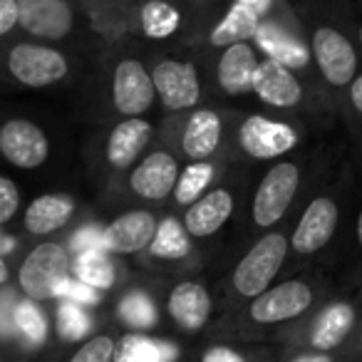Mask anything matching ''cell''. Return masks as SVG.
Returning a JSON list of instances; mask_svg holds the SVG:
<instances>
[{
	"label": "cell",
	"instance_id": "6da1fadb",
	"mask_svg": "<svg viewBox=\"0 0 362 362\" xmlns=\"http://www.w3.org/2000/svg\"><path fill=\"white\" fill-rule=\"evenodd\" d=\"M347 144H313L268 164L248 194L246 226L266 233L293 223L320 181L345 159Z\"/></svg>",
	"mask_w": 362,
	"mask_h": 362
},
{
	"label": "cell",
	"instance_id": "7a4b0ae2",
	"mask_svg": "<svg viewBox=\"0 0 362 362\" xmlns=\"http://www.w3.org/2000/svg\"><path fill=\"white\" fill-rule=\"evenodd\" d=\"M296 8L305 30L317 80L340 119L347 90L362 72V50L357 45V3L298 0Z\"/></svg>",
	"mask_w": 362,
	"mask_h": 362
},
{
	"label": "cell",
	"instance_id": "3957f363",
	"mask_svg": "<svg viewBox=\"0 0 362 362\" xmlns=\"http://www.w3.org/2000/svg\"><path fill=\"white\" fill-rule=\"evenodd\" d=\"M360 194V171L350 156L340 161L308 197L291 223V256L310 261L347 241L352 209Z\"/></svg>",
	"mask_w": 362,
	"mask_h": 362
},
{
	"label": "cell",
	"instance_id": "277c9868",
	"mask_svg": "<svg viewBox=\"0 0 362 362\" xmlns=\"http://www.w3.org/2000/svg\"><path fill=\"white\" fill-rule=\"evenodd\" d=\"M310 127L298 117L276 112H233L226 144V166L273 164L308 146Z\"/></svg>",
	"mask_w": 362,
	"mask_h": 362
},
{
	"label": "cell",
	"instance_id": "5b68a950",
	"mask_svg": "<svg viewBox=\"0 0 362 362\" xmlns=\"http://www.w3.org/2000/svg\"><path fill=\"white\" fill-rule=\"evenodd\" d=\"M253 95L276 115L298 117L303 122L315 119L320 124L340 122L320 85L305 80L273 57L263 55L253 80Z\"/></svg>",
	"mask_w": 362,
	"mask_h": 362
},
{
	"label": "cell",
	"instance_id": "8992f818",
	"mask_svg": "<svg viewBox=\"0 0 362 362\" xmlns=\"http://www.w3.org/2000/svg\"><path fill=\"white\" fill-rule=\"evenodd\" d=\"M146 62L154 80L156 100L169 115L179 117L206 105V80L197 52L166 47L146 57Z\"/></svg>",
	"mask_w": 362,
	"mask_h": 362
},
{
	"label": "cell",
	"instance_id": "52a82bcc",
	"mask_svg": "<svg viewBox=\"0 0 362 362\" xmlns=\"http://www.w3.org/2000/svg\"><path fill=\"white\" fill-rule=\"evenodd\" d=\"M0 57L8 80L25 90H52L67 85L77 70L70 50L37 40L11 42Z\"/></svg>",
	"mask_w": 362,
	"mask_h": 362
},
{
	"label": "cell",
	"instance_id": "ba28073f",
	"mask_svg": "<svg viewBox=\"0 0 362 362\" xmlns=\"http://www.w3.org/2000/svg\"><path fill=\"white\" fill-rule=\"evenodd\" d=\"M107 102L115 117H144L154 110L156 90L149 62L134 50L112 55L107 67Z\"/></svg>",
	"mask_w": 362,
	"mask_h": 362
},
{
	"label": "cell",
	"instance_id": "9c48e42d",
	"mask_svg": "<svg viewBox=\"0 0 362 362\" xmlns=\"http://www.w3.org/2000/svg\"><path fill=\"white\" fill-rule=\"evenodd\" d=\"M263 60V52L256 40H238L231 45L206 50L204 80H206V97L216 92L221 100H241L253 95L256 70Z\"/></svg>",
	"mask_w": 362,
	"mask_h": 362
},
{
	"label": "cell",
	"instance_id": "30bf717a",
	"mask_svg": "<svg viewBox=\"0 0 362 362\" xmlns=\"http://www.w3.org/2000/svg\"><path fill=\"white\" fill-rule=\"evenodd\" d=\"M246 184V171L241 166H236V171L228 166L226 176H221L199 202H194L192 206L181 211V226L189 233V238L192 241H206V238L221 233V228L231 223V218L236 216Z\"/></svg>",
	"mask_w": 362,
	"mask_h": 362
},
{
	"label": "cell",
	"instance_id": "8fae6325",
	"mask_svg": "<svg viewBox=\"0 0 362 362\" xmlns=\"http://www.w3.org/2000/svg\"><path fill=\"white\" fill-rule=\"evenodd\" d=\"M291 256V223L266 231L248 246L231 273V286L241 298H258L273 286Z\"/></svg>",
	"mask_w": 362,
	"mask_h": 362
},
{
	"label": "cell",
	"instance_id": "7c38bea8",
	"mask_svg": "<svg viewBox=\"0 0 362 362\" xmlns=\"http://www.w3.org/2000/svg\"><path fill=\"white\" fill-rule=\"evenodd\" d=\"M231 110L216 107H197V110L179 115V134L171 149L181 161H218L226 156L228 134H231Z\"/></svg>",
	"mask_w": 362,
	"mask_h": 362
},
{
	"label": "cell",
	"instance_id": "4fadbf2b",
	"mask_svg": "<svg viewBox=\"0 0 362 362\" xmlns=\"http://www.w3.org/2000/svg\"><path fill=\"white\" fill-rule=\"evenodd\" d=\"M18 28L47 45H72L82 40L87 18L77 0H18Z\"/></svg>",
	"mask_w": 362,
	"mask_h": 362
},
{
	"label": "cell",
	"instance_id": "5bb4252c",
	"mask_svg": "<svg viewBox=\"0 0 362 362\" xmlns=\"http://www.w3.org/2000/svg\"><path fill=\"white\" fill-rule=\"evenodd\" d=\"M72 256L65 243L40 241L28 251L18 268V286L30 300H52L60 298L70 281Z\"/></svg>",
	"mask_w": 362,
	"mask_h": 362
},
{
	"label": "cell",
	"instance_id": "9a60e30c",
	"mask_svg": "<svg viewBox=\"0 0 362 362\" xmlns=\"http://www.w3.org/2000/svg\"><path fill=\"white\" fill-rule=\"evenodd\" d=\"M129 16L136 35L154 45L184 42L192 25L202 23L197 0H141Z\"/></svg>",
	"mask_w": 362,
	"mask_h": 362
},
{
	"label": "cell",
	"instance_id": "2e32d148",
	"mask_svg": "<svg viewBox=\"0 0 362 362\" xmlns=\"http://www.w3.org/2000/svg\"><path fill=\"white\" fill-rule=\"evenodd\" d=\"M181 159L169 144L151 146L124 174L127 192L141 204H169L181 176Z\"/></svg>",
	"mask_w": 362,
	"mask_h": 362
},
{
	"label": "cell",
	"instance_id": "e0dca14e",
	"mask_svg": "<svg viewBox=\"0 0 362 362\" xmlns=\"http://www.w3.org/2000/svg\"><path fill=\"white\" fill-rule=\"evenodd\" d=\"M156 139V124L146 117H127L110 124L102 139V164L112 176L127 174Z\"/></svg>",
	"mask_w": 362,
	"mask_h": 362
},
{
	"label": "cell",
	"instance_id": "ac0fdd59",
	"mask_svg": "<svg viewBox=\"0 0 362 362\" xmlns=\"http://www.w3.org/2000/svg\"><path fill=\"white\" fill-rule=\"evenodd\" d=\"M0 159L21 171L40 169L50 159V136L35 119L6 117L0 122Z\"/></svg>",
	"mask_w": 362,
	"mask_h": 362
},
{
	"label": "cell",
	"instance_id": "d6986e66",
	"mask_svg": "<svg viewBox=\"0 0 362 362\" xmlns=\"http://www.w3.org/2000/svg\"><path fill=\"white\" fill-rule=\"evenodd\" d=\"M315 281H310V278H288V281L276 283L266 293L253 298L248 315H251L253 322H261V325L296 320L315 305Z\"/></svg>",
	"mask_w": 362,
	"mask_h": 362
},
{
	"label": "cell",
	"instance_id": "ffe728a7",
	"mask_svg": "<svg viewBox=\"0 0 362 362\" xmlns=\"http://www.w3.org/2000/svg\"><path fill=\"white\" fill-rule=\"evenodd\" d=\"M161 216L151 209H129L102 228V248L115 256H134L151 246Z\"/></svg>",
	"mask_w": 362,
	"mask_h": 362
},
{
	"label": "cell",
	"instance_id": "44dd1931",
	"mask_svg": "<svg viewBox=\"0 0 362 362\" xmlns=\"http://www.w3.org/2000/svg\"><path fill=\"white\" fill-rule=\"evenodd\" d=\"M77 218V199L70 194H42L23 214V228L30 236H52Z\"/></svg>",
	"mask_w": 362,
	"mask_h": 362
},
{
	"label": "cell",
	"instance_id": "7402d4cb",
	"mask_svg": "<svg viewBox=\"0 0 362 362\" xmlns=\"http://www.w3.org/2000/svg\"><path fill=\"white\" fill-rule=\"evenodd\" d=\"M169 315L184 330H199L211 315V296L197 281H181L169 293Z\"/></svg>",
	"mask_w": 362,
	"mask_h": 362
},
{
	"label": "cell",
	"instance_id": "603a6c76",
	"mask_svg": "<svg viewBox=\"0 0 362 362\" xmlns=\"http://www.w3.org/2000/svg\"><path fill=\"white\" fill-rule=\"evenodd\" d=\"M357 322V310L347 300H332L317 313L310 332V342L317 350H332L352 332Z\"/></svg>",
	"mask_w": 362,
	"mask_h": 362
},
{
	"label": "cell",
	"instance_id": "cb8c5ba5",
	"mask_svg": "<svg viewBox=\"0 0 362 362\" xmlns=\"http://www.w3.org/2000/svg\"><path fill=\"white\" fill-rule=\"evenodd\" d=\"M221 171L223 166L218 161H194V164H187L181 169L179 184H176L174 197H171L169 204L174 209H181V211L189 209L221 179Z\"/></svg>",
	"mask_w": 362,
	"mask_h": 362
},
{
	"label": "cell",
	"instance_id": "d4e9b609",
	"mask_svg": "<svg viewBox=\"0 0 362 362\" xmlns=\"http://www.w3.org/2000/svg\"><path fill=\"white\" fill-rule=\"evenodd\" d=\"M72 271H75L77 281L95 288V291H107L117 281V263L112 261V253H107L105 248L80 251L72 263Z\"/></svg>",
	"mask_w": 362,
	"mask_h": 362
},
{
	"label": "cell",
	"instance_id": "484cf974",
	"mask_svg": "<svg viewBox=\"0 0 362 362\" xmlns=\"http://www.w3.org/2000/svg\"><path fill=\"white\" fill-rule=\"evenodd\" d=\"M151 258H159V261H179V258H187L192 253V238L181 226V218L176 216H161L159 231L156 238L151 241V246L146 248Z\"/></svg>",
	"mask_w": 362,
	"mask_h": 362
},
{
	"label": "cell",
	"instance_id": "4316f807",
	"mask_svg": "<svg viewBox=\"0 0 362 362\" xmlns=\"http://www.w3.org/2000/svg\"><path fill=\"white\" fill-rule=\"evenodd\" d=\"M117 362H174L176 347L144 335H124L115 347Z\"/></svg>",
	"mask_w": 362,
	"mask_h": 362
},
{
	"label": "cell",
	"instance_id": "83f0119b",
	"mask_svg": "<svg viewBox=\"0 0 362 362\" xmlns=\"http://www.w3.org/2000/svg\"><path fill=\"white\" fill-rule=\"evenodd\" d=\"M340 122L347 132V146H350V159L355 161L357 171L362 176V72L355 77L345 95Z\"/></svg>",
	"mask_w": 362,
	"mask_h": 362
},
{
	"label": "cell",
	"instance_id": "f1b7e54d",
	"mask_svg": "<svg viewBox=\"0 0 362 362\" xmlns=\"http://www.w3.org/2000/svg\"><path fill=\"white\" fill-rule=\"evenodd\" d=\"M16 332L23 337V342L30 347L42 345L47 335V322L42 310L37 308L35 300L25 298V300L16 303Z\"/></svg>",
	"mask_w": 362,
	"mask_h": 362
},
{
	"label": "cell",
	"instance_id": "f546056e",
	"mask_svg": "<svg viewBox=\"0 0 362 362\" xmlns=\"http://www.w3.org/2000/svg\"><path fill=\"white\" fill-rule=\"evenodd\" d=\"M119 317L127 322V325H134L139 330L144 327H151L156 322V308L154 300H151L146 293L134 291V293H127L119 303Z\"/></svg>",
	"mask_w": 362,
	"mask_h": 362
},
{
	"label": "cell",
	"instance_id": "4dcf8cb0",
	"mask_svg": "<svg viewBox=\"0 0 362 362\" xmlns=\"http://www.w3.org/2000/svg\"><path fill=\"white\" fill-rule=\"evenodd\" d=\"M90 327L92 317L85 308L72 300L60 303V308H57V332H60L62 340H80L90 332Z\"/></svg>",
	"mask_w": 362,
	"mask_h": 362
},
{
	"label": "cell",
	"instance_id": "1f68e13d",
	"mask_svg": "<svg viewBox=\"0 0 362 362\" xmlns=\"http://www.w3.org/2000/svg\"><path fill=\"white\" fill-rule=\"evenodd\" d=\"M23 206V192L8 174H0V226H8Z\"/></svg>",
	"mask_w": 362,
	"mask_h": 362
},
{
	"label": "cell",
	"instance_id": "d6a6232c",
	"mask_svg": "<svg viewBox=\"0 0 362 362\" xmlns=\"http://www.w3.org/2000/svg\"><path fill=\"white\" fill-rule=\"evenodd\" d=\"M115 340L107 335L92 337L87 345H82L77 350V355L72 357V362H112L115 360Z\"/></svg>",
	"mask_w": 362,
	"mask_h": 362
},
{
	"label": "cell",
	"instance_id": "836d02e7",
	"mask_svg": "<svg viewBox=\"0 0 362 362\" xmlns=\"http://www.w3.org/2000/svg\"><path fill=\"white\" fill-rule=\"evenodd\" d=\"M60 298H62V300L77 303V305H95V303L100 300V293H97L95 288L85 286L82 281H72V278H70Z\"/></svg>",
	"mask_w": 362,
	"mask_h": 362
},
{
	"label": "cell",
	"instance_id": "e575fe53",
	"mask_svg": "<svg viewBox=\"0 0 362 362\" xmlns=\"http://www.w3.org/2000/svg\"><path fill=\"white\" fill-rule=\"evenodd\" d=\"M347 241H350V248L362 263V189L357 194L355 209H352V218H350V231H347Z\"/></svg>",
	"mask_w": 362,
	"mask_h": 362
},
{
	"label": "cell",
	"instance_id": "d590c367",
	"mask_svg": "<svg viewBox=\"0 0 362 362\" xmlns=\"http://www.w3.org/2000/svg\"><path fill=\"white\" fill-rule=\"evenodd\" d=\"M16 298L13 293H0V335H16Z\"/></svg>",
	"mask_w": 362,
	"mask_h": 362
},
{
	"label": "cell",
	"instance_id": "8d00e7d4",
	"mask_svg": "<svg viewBox=\"0 0 362 362\" xmlns=\"http://www.w3.org/2000/svg\"><path fill=\"white\" fill-rule=\"evenodd\" d=\"M18 28V0H0V42H6Z\"/></svg>",
	"mask_w": 362,
	"mask_h": 362
},
{
	"label": "cell",
	"instance_id": "74e56055",
	"mask_svg": "<svg viewBox=\"0 0 362 362\" xmlns=\"http://www.w3.org/2000/svg\"><path fill=\"white\" fill-rule=\"evenodd\" d=\"M87 6H97L100 11H107V13H117V16H129L136 6H139L141 0H82Z\"/></svg>",
	"mask_w": 362,
	"mask_h": 362
},
{
	"label": "cell",
	"instance_id": "f35d334b",
	"mask_svg": "<svg viewBox=\"0 0 362 362\" xmlns=\"http://www.w3.org/2000/svg\"><path fill=\"white\" fill-rule=\"evenodd\" d=\"M202 362H243V357L238 352L228 350V347H211V350L204 355Z\"/></svg>",
	"mask_w": 362,
	"mask_h": 362
},
{
	"label": "cell",
	"instance_id": "ab89813d",
	"mask_svg": "<svg viewBox=\"0 0 362 362\" xmlns=\"http://www.w3.org/2000/svg\"><path fill=\"white\" fill-rule=\"evenodd\" d=\"M293 362H332L327 355H303V357H298V360H293Z\"/></svg>",
	"mask_w": 362,
	"mask_h": 362
},
{
	"label": "cell",
	"instance_id": "60d3db41",
	"mask_svg": "<svg viewBox=\"0 0 362 362\" xmlns=\"http://www.w3.org/2000/svg\"><path fill=\"white\" fill-rule=\"evenodd\" d=\"M8 281V263L6 258H3V251H0V286Z\"/></svg>",
	"mask_w": 362,
	"mask_h": 362
},
{
	"label": "cell",
	"instance_id": "b9f144b4",
	"mask_svg": "<svg viewBox=\"0 0 362 362\" xmlns=\"http://www.w3.org/2000/svg\"><path fill=\"white\" fill-rule=\"evenodd\" d=\"M360 11V8H357ZM357 45H360V50H362V11L357 13Z\"/></svg>",
	"mask_w": 362,
	"mask_h": 362
},
{
	"label": "cell",
	"instance_id": "7bdbcfd3",
	"mask_svg": "<svg viewBox=\"0 0 362 362\" xmlns=\"http://www.w3.org/2000/svg\"><path fill=\"white\" fill-rule=\"evenodd\" d=\"M355 3H357V8H360V11H362V0H355Z\"/></svg>",
	"mask_w": 362,
	"mask_h": 362
},
{
	"label": "cell",
	"instance_id": "ee69618b",
	"mask_svg": "<svg viewBox=\"0 0 362 362\" xmlns=\"http://www.w3.org/2000/svg\"><path fill=\"white\" fill-rule=\"evenodd\" d=\"M360 300H362V291H360Z\"/></svg>",
	"mask_w": 362,
	"mask_h": 362
}]
</instances>
